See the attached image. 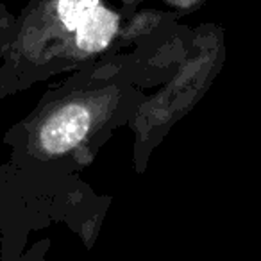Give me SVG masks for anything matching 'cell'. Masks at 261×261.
Masks as SVG:
<instances>
[{"mask_svg":"<svg viewBox=\"0 0 261 261\" xmlns=\"http://www.w3.org/2000/svg\"><path fill=\"white\" fill-rule=\"evenodd\" d=\"M170 2H174V4H177V6H190V4H193L195 0H170Z\"/></svg>","mask_w":261,"mask_h":261,"instance_id":"277c9868","label":"cell"},{"mask_svg":"<svg viewBox=\"0 0 261 261\" xmlns=\"http://www.w3.org/2000/svg\"><path fill=\"white\" fill-rule=\"evenodd\" d=\"M90 129V111L72 104L58 111L41 129V145L48 154H63L73 149Z\"/></svg>","mask_w":261,"mask_h":261,"instance_id":"6da1fadb","label":"cell"},{"mask_svg":"<svg viewBox=\"0 0 261 261\" xmlns=\"http://www.w3.org/2000/svg\"><path fill=\"white\" fill-rule=\"evenodd\" d=\"M118 31V16L111 9L98 6L75 29L77 47L84 52H100Z\"/></svg>","mask_w":261,"mask_h":261,"instance_id":"7a4b0ae2","label":"cell"},{"mask_svg":"<svg viewBox=\"0 0 261 261\" xmlns=\"http://www.w3.org/2000/svg\"><path fill=\"white\" fill-rule=\"evenodd\" d=\"M98 6H100V0H58L56 11L63 27L73 33Z\"/></svg>","mask_w":261,"mask_h":261,"instance_id":"3957f363","label":"cell"}]
</instances>
